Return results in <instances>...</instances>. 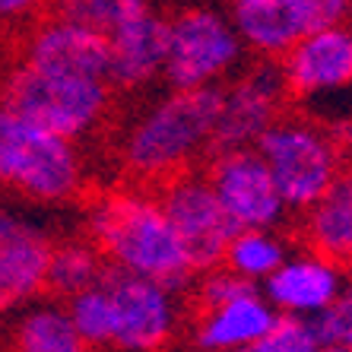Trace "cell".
<instances>
[{
  "label": "cell",
  "instance_id": "cell-21",
  "mask_svg": "<svg viewBox=\"0 0 352 352\" xmlns=\"http://www.w3.org/2000/svg\"><path fill=\"white\" fill-rule=\"evenodd\" d=\"M286 257L289 245L276 229H238L232 235L229 248H226V261L222 263L229 270H235L238 276L261 286Z\"/></svg>",
  "mask_w": 352,
  "mask_h": 352
},
{
  "label": "cell",
  "instance_id": "cell-10",
  "mask_svg": "<svg viewBox=\"0 0 352 352\" xmlns=\"http://www.w3.org/2000/svg\"><path fill=\"white\" fill-rule=\"evenodd\" d=\"M286 96L289 92L279 60L257 58L254 67H248L229 86H222V108L213 133V153L257 146L263 131L283 118Z\"/></svg>",
  "mask_w": 352,
  "mask_h": 352
},
{
  "label": "cell",
  "instance_id": "cell-19",
  "mask_svg": "<svg viewBox=\"0 0 352 352\" xmlns=\"http://www.w3.org/2000/svg\"><path fill=\"white\" fill-rule=\"evenodd\" d=\"M13 352H92L60 302H38L25 308L13 324Z\"/></svg>",
  "mask_w": 352,
  "mask_h": 352
},
{
  "label": "cell",
  "instance_id": "cell-13",
  "mask_svg": "<svg viewBox=\"0 0 352 352\" xmlns=\"http://www.w3.org/2000/svg\"><path fill=\"white\" fill-rule=\"evenodd\" d=\"M343 263L318 254L311 248L289 251V257L261 283V292L279 314L289 318H318L346 289Z\"/></svg>",
  "mask_w": 352,
  "mask_h": 352
},
{
  "label": "cell",
  "instance_id": "cell-3",
  "mask_svg": "<svg viewBox=\"0 0 352 352\" xmlns=\"http://www.w3.org/2000/svg\"><path fill=\"white\" fill-rule=\"evenodd\" d=\"M86 184L74 140L25 121L0 102V188L35 204H70Z\"/></svg>",
  "mask_w": 352,
  "mask_h": 352
},
{
  "label": "cell",
  "instance_id": "cell-11",
  "mask_svg": "<svg viewBox=\"0 0 352 352\" xmlns=\"http://www.w3.org/2000/svg\"><path fill=\"white\" fill-rule=\"evenodd\" d=\"M51 248L48 229L35 216L0 206V314L48 289Z\"/></svg>",
  "mask_w": 352,
  "mask_h": 352
},
{
  "label": "cell",
  "instance_id": "cell-20",
  "mask_svg": "<svg viewBox=\"0 0 352 352\" xmlns=\"http://www.w3.org/2000/svg\"><path fill=\"white\" fill-rule=\"evenodd\" d=\"M108 261L98 251L92 238H64L54 241L48 261V289L58 298H70V295L82 292V289L96 286L102 273H105Z\"/></svg>",
  "mask_w": 352,
  "mask_h": 352
},
{
  "label": "cell",
  "instance_id": "cell-29",
  "mask_svg": "<svg viewBox=\"0 0 352 352\" xmlns=\"http://www.w3.org/2000/svg\"><path fill=\"white\" fill-rule=\"evenodd\" d=\"M349 267H352V263H349Z\"/></svg>",
  "mask_w": 352,
  "mask_h": 352
},
{
  "label": "cell",
  "instance_id": "cell-22",
  "mask_svg": "<svg viewBox=\"0 0 352 352\" xmlns=\"http://www.w3.org/2000/svg\"><path fill=\"white\" fill-rule=\"evenodd\" d=\"M67 311L74 318L80 336L92 349L111 346V336H115V305H111V295H108V289L102 283L70 295L67 298Z\"/></svg>",
  "mask_w": 352,
  "mask_h": 352
},
{
  "label": "cell",
  "instance_id": "cell-18",
  "mask_svg": "<svg viewBox=\"0 0 352 352\" xmlns=\"http://www.w3.org/2000/svg\"><path fill=\"white\" fill-rule=\"evenodd\" d=\"M305 248L336 263H352V168L333 178L324 194L305 210L302 219Z\"/></svg>",
  "mask_w": 352,
  "mask_h": 352
},
{
  "label": "cell",
  "instance_id": "cell-25",
  "mask_svg": "<svg viewBox=\"0 0 352 352\" xmlns=\"http://www.w3.org/2000/svg\"><path fill=\"white\" fill-rule=\"evenodd\" d=\"M251 289H257V283L238 276V273L229 270L226 263H219V267H210V270L197 273L194 298H197V308H213V305L232 302V298L251 292Z\"/></svg>",
  "mask_w": 352,
  "mask_h": 352
},
{
  "label": "cell",
  "instance_id": "cell-26",
  "mask_svg": "<svg viewBox=\"0 0 352 352\" xmlns=\"http://www.w3.org/2000/svg\"><path fill=\"white\" fill-rule=\"evenodd\" d=\"M318 324L333 343H340L346 352H352V283H346V289L327 311L318 314Z\"/></svg>",
  "mask_w": 352,
  "mask_h": 352
},
{
  "label": "cell",
  "instance_id": "cell-16",
  "mask_svg": "<svg viewBox=\"0 0 352 352\" xmlns=\"http://www.w3.org/2000/svg\"><path fill=\"white\" fill-rule=\"evenodd\" d=\"M232 23L245 48L273 60L318 29L308 0H232Z\"/></svg>",
  "mask_w": 352,
  "mask_h": 352
},
{
  "label": "cell",
  "instance_id": "cell-2",
  "mask_svg": "<svg viewBox=\"0 0 352 352\" xmlns=\"http://www.w3.org/2000/svg\"><path fill=\"white\" fill-rule=\"evenodd\" d=\"M222 86L172 89L149 105L121 140V162L137 181H168L213 153Z\"/></svg>",
  "mask_w": 352,
  "mask_h": 352
},
{
  "label": "cell",
  "instance_id": "cell-28",
  "mask_svg": "<svg viewBox=\"0 0 352 352\" xmlns=\"http://www.w3.org/2000/svg\"><path fill=\"white\" fill-rule=\"evenodd\" d=\"M232 352H279V349H276V343H273V336L267 333L263 340H257V343L241 346V349H232Z\"/></svg>",
  "mask_w": 352,
  "mask_h": 352
},
{
  "label": "cell",
  "instance_id": "cell-30",
  "mask_svg": "<svg viewBox=\"0 0 352 352\" xmlns=\"http://www.w3.org/2000/svg\"><path fill=\"white\" fill-rule=\"evenodd\" d=\"M229 3H232V0H229Z\"/></svg>",
  "mask_w": 352,
  "mask_h": 352
},
{
  "label": "cell",
  "instance_id": "cell-7",
  "mask_svg": "<svg viewBox=\"0 0 352 352\" xmlns=\"http://www.w3.org/2000/svg\"><path fill=\"white\" fill-rule=\"evenodd\" d=\"M98 283L108 289L115 305V336H111L115 349L162 352L175 340L181 324V305L175 289L111 263Z\"/></svg>",
  "mask_w": 352,
  "mask_h": 352
},
{
  "label": "cell",
  "instance_id": "cell-15",
  "mask_svg": "<svg viewBox=\"0 0 352 352\" xmlns=\"http://www.w3.org/2000/svg\"><path fill=\"white\" fill-rule=\"evenodd\" d=\"M108 82L111 89H143L162 76L165 54H168V19L153 13V7L140 16L127 19L121 29L108 35Z\"/></svg>",
  "mask_w": 352,
  "mask_h": 352
},
{
  "label": "cell",
  "instance_id": "cell-17",
  "mask_svg": "<svg viewBox=\"0 0 352 352\" xmlns=\"http://www.w3.org/2000/svg\"><path fill=\"white\" fill-rule=\"evenodd\" d=\"M279 311L267 302L261 286L238 295L232 302L200 308L194 320V346L200 352H232L241 346H251L276 327Z\"/></svg>",
  "mask_w": 352,
  "mask_h": 352
},
{
  "label": "cell",
  "instance_id": "cell-1",
  "mask_svg": "<svg viewBox=\"0 0 352 352\" xmlns=\"http://www.w3.org/2000/svg\"><path fill=\"white\" fill-rule=\"evenodd\" d=\"M86 229L111 267L156 279L175 292L194 286L197 270L159 194L143 188L108 190L89 206Z\"/></svg>",
  "mask_w": 352,
  "mask_h": 352
},
{
  "label": "cell",
  "instance_id": "cell-8",
  "mask_svg": "<svg viewBox=\"0 0 352 352\" xmlns=\"http://www.w3.org/2000/svg\"><path fill=\"white\" fill-rule=\"evenodd\" d=\"M165 216L172 219L188 261L197 273L219 267L226 261V248L238 232L235 219L226 213L222 200L204 172H181L162 181L159 190Z\"/></svg>",
  "mask_w": 352,
  "mask_h": 352
},
{
  "label": "cell",
  "instance_id": "cell-5",
  "mask_svg": "<svg viewBox=\"0 0 352 352\" xmlns=\"http://www.w3.org/2000/svg\"><path fill=\"white\" fill-rule=\"evenodd\" d=\"M289 213H305L343 172V149L333 133L305 118H279L257 140Z\"/></svg>",
  "mask_w": 352,
  "mask_h": 352
},
{
  "label": "cell",
  "instance_id": "cell-6",
  "mask_svg": "<svg viewBox=\"0 0 352 352\" xmlns=\"http://www.w3.org/2000/svg\"><path fill=\"white\" fill-rule=\"evenodd\" d=\"M245 41L232 16L213 7H190L168 19V54L162 80L168 89L222 86L245 60Z\"/></svg>",
  "mask_w": 352,
  "mask_h": 352
},
{
  "label": "cell",
  "instance_id": "cell-9",
  "mask_svg": "<svg viewBox=\"0 0 352 352\" xmlns=\"http://www.w3.org/2000/svg\"><path fill=\"white\" fill-rule=\"evenodd\" d=\"M206 178L238 229H279L286 222L289 206L257 146L213 153Z\"/></svg>",
  "mask_w": 352,
  "mask_h": 352
},
{
  "label": "cell",
  "instance_id": "cell-14",
  "mask_svg": "<svg viewBox=\"0 0 352 352\" xmlns=\"http://www.w3.org/2000/svg\"><path fill=\"white\" fill-rule=\"evenodd\" d=\"M23 60L41 70H54V74L108 80L111 48H108V35L74 23V19L51 16L35 25L32 35L25 38Z\"/></svg>",
  "mask_w": 352,
  "mask_h": 352
},
{
  "label": "cell",
  "instance_id": "cell-24",
  "mask_svg": "<svg viewBox=\"0 0 352 352\" xmlns=\"http://www.w3.org/2000/svg\"><path fill=\"white\" fill-rule=\"evenodd\" d=\"M270 336L279 352H346L343 346L333 343L324 333L318 318H289V314H279Z\"/></svg>",
  "mask_w": 352,
  "mask_h": 352
},
{
  "label": "cell",
  "instance_id": "cell-4",
  "mask_svg": "<svg viewBox=\"0 0 352 352\" xmlns=\"http://www.w3.org/2000/svg\"><path fill=\"white\" fill-rule=\"evenodd\" d=\"M0 102L25 121L80 143L105 121L111 108V82L96 76L54 74L23 60L0 82Z\"/></svg>",
  "mask_w": 352,
  "mask_h": 352
},
{
  "label": "cell",
  "instance_id": "cell-12",
  "mask_svg": "<svg viewBox=\"0 0 352 352\" xmlns=\"http://www.w3.org/2000/svg\"><path fill=\"white\" fill-rule=\"evenodd\" d=\"M279 70L292 98L330 96L352 86V29L336 23L302 35L279 58Z\"/></svg>",
  "mask_w": 352,
  "mask_h": 352
},
{
  "label": "cell",
  "instance_id": "cell-27",
  "mask_svg": "<svg viewBox=\"0 0 352 352\" xmlns=\"http://www.w3.org/2000/svg\"><path fill=\"white\" fill-rule=\"evenodd\" d=\"M51 3L54 0H0V23H25Z\"/></svg>",
  "mask_w": 352,
  "mask_h": 352
},
{
  "label": "cell",
  "instance_id": "cell-23",
  "mask_svg": "<svg viewBox=\"0 0 352 352\" xmlns=\"http://www.w3.org/2000/svg\"><path fill=\"white\" fill-rule=\"evenodd\" d=\"M54 16L74 19L80 25H89L102 35H111L127 19L146 13V0H54Z\"/></svg>",
  "mask_w": 352,
  "mask_h": 352
}]
</instances>
